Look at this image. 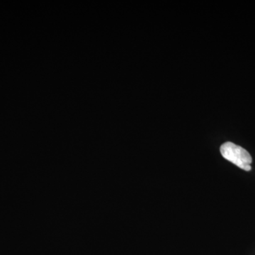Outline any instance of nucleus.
Here are the masks:
<instances>
[{
    "mask_svg": "<svg viewBox=\"0 0 255 255\" xmlns=\"http://www.w3.org/2000/svg\"><path fill=\"white\" fill-rule=\"evenodd\" d=\"M220 150L225 159L236 164L239 168L246 171L251 170L253 158L246 149L233 142H227L221 146Z\"/></svg>",
    "mask_w": 255,
    "mask_h": 255,
    "instance_id": "nucleus-1",
    "label": "nucleus"
}]
</instances>
